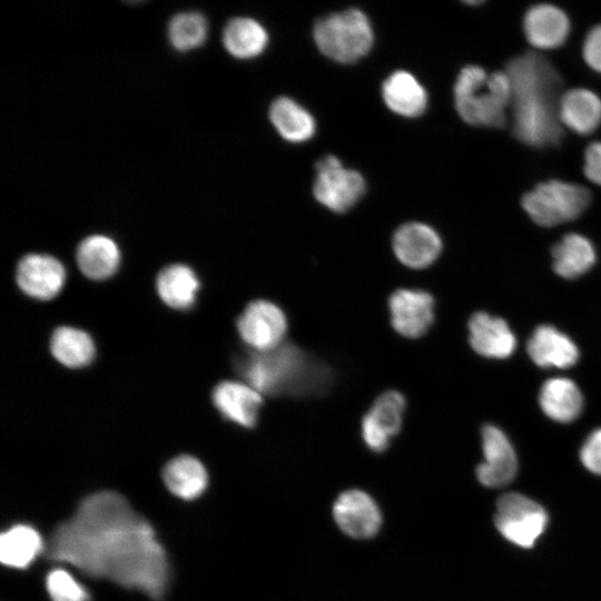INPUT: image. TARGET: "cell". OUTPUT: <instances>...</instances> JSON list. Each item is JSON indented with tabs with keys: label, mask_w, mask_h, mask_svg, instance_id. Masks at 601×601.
Masks as SVG:
<instances>
[{
	"label": "cell",
	"mask_w": 601,
	"mask_h": 601,
	"mask_svg": "<svg viewBox=\"0 0 601 601\" xmlns=\"http://www.w3.org/2000/svg\"><path fill=\"white\" fill-rule=\"evenodd\" d=\"M46 552L156 601L168 588L167 556L151 525L112 491L86 497L75 515L55 530Z\"/></svg>",
	"instance_id": "6da1fadb"
},
{
	"label": "cell",
	"mask_w": 601,
	"mask_h": 601,
	"mask_svg": "<svg viewBox=\"0 0 601 601\" xmlns=\"http://www.w3.org/2000/svg\"><path fill=\"white\" fill-rule=\"evenodd\" d=\"M512 85V131L533 147L555 145L562 136L559 119L562 79L548 59L528 52L511 59L504 70Z\"/></svg>",
	"instance_id": "7a4b0ae2"
},
{
	"label": "cell",
	"mask_w": 601,
	"mask_h": 601,
	"mask_svg": "<svg viewBox=\"0 0 601 601\" xmlns=\"http://www.w3.org/2000/svg\"><path fill=\"white\" fill-rule=\"evenodd\" d=\"M236 368L245 383L268 395H311L327 390L332 373L327 365L293 344L240 354Z\"/></svg>",
	"instance_id": "3957f363"
},
{
	"label": "cell",
	"mask_w": 601,
	"mask_h": 601,
	"mask_svg": "<svg viewBox=\"0 0 601 601\" xmlns=\"http://www.w3.org/2000/svg\"><path fill=\"white\" fill-rule=\"evenodd\" d=\"M512 97L505 71L487 73L482 67H464L454 85V105L459 116L479 127L502 128L508 122Z\"/></svg>",
	"instance_id": "277c9868"
},
{
	"label": "cell",
	"mask_w": 601,
	"mask_h": 601,
	"mask_svg": "<svg viewBox=\"0 0 601 601\" xmlns=\"http://www.w3.org/2000/svg\"><path fill=\"white\" fill-rule=\"evenodd\" d=\"M314 41L329 59L351 63L370 52L374 32L366 14L356 8L327 14L316 21Z\"/></svg>",
	"instance_id": "5b68a950"
},
{
	"label": "cell",
	"mask_w": 601,
	"mask_h": 601,
	"mask_svg": "<svg viewBox=\"0 0 601 601\" xmlns=\"http://www.w3.org/2000/svg\"><path fill=\"white\" fill-rule=\"evenodd\" d=\"M590 201L591 193L584 186L552 179L526 193L522 207L535 224L553 227L580 217Z\"/></svg>",
	"instance_id": "8992f818"
},
{
	"label": "cell",
	"mask_w": 601,
	"mask_h": 601,
	"mask_svg": "<svg viewBox=\"0 0 601 601\" xmlns=\"http://www.w3.org/2000/svg\"><path fill=\"white\" fill-rule=\"evenodd\" d=\"M548 523L549 515L544 508L524 494L509 492L496 501L495 528L516 546L532 548L544 533Z\"/></svg>",
	"instance_id": "52a82bcc"
},
{
	"label": "cell",
	"mask_w": 601,
	"mask_h": 601,
	"mask_svg": "<svg viewBox=\"0 0 601 601\" xmlns=\"http://www.w3.org/2000/svg\"><path fill=\"white\" fill-rule=\"evenodd\" d=\"M364 177L343 167L341 160L327 155L316 164L313 193L319 204L335 213L352 208L365 193Z\"/></svg>",
	"instance_id": "ba28073f"
},
{
	"label": "cell",
	"mask_w": 601,
	"mask_h": 601,
	"mask_svg": "<svg viewBox=\"0 0 601 601\" xmlns=\"http://www.w3.org/2000/svg\"><path fill=\"white\" fill-rule=\"evenodd\" d=\"M243 342L255 352L272 351L283 343L287 332L284 311L273 302H250L236 322Z\"/></svg>",
	"instance_id": "9c48e42d"
},
{
	"label": "cell",
	"mask_w": 601,
	"mask_h": 601,
	"mask_svg": "<svg viewBox=\"0 0 601 601\" xmlns=\"http://www.w3.org/2000/svg\"><path fill=\"white\" fill-rule=\"evenodd\" d=\"M482 449L484 460L476 467L479 482L486 487L510 484L518 473V459L505 433L495 425H484Z\"/></svg>",
	"instance_id": "30bf717a"
},
{
	"label": "cell",
	"mask_w": 601,
	"mask_h": 601,
	"mask_svg": "<svg viewBox=\"0 0 601 601\" xmlns=\"http://www.w3.org/2000/svg\"><path fill=\"white\" fill-rule=\"evenodd\" d=\"M434 298L423 289L400 288L388 299L393 328L407 338L423 336L434 322Z\"/></svg>",
	"instance_id": "8fae6325"
},
{
	"label": "cell",
	"mask_w": 601,
	"mask_h": 601,
	"mask_svg": "<svg viewBox=\"0 0 601 601\" xmlns=\"http://www.w3.org/2000/svg\"><path fill=\"white\" fill-rule=\"evenodd\" d=\"M17 283L28 296L49 300L62 289L66 280L63 265L47 254H28L17 267Z\"/></svg>",
	"instance_id": "7c38bea8"
},
{
	"label": "cell",
	"mask_w": 601,
	"mask_h": 601,
	"mask_svg": "<svg viewBox=\"0 0 601 601\" xmlns=\"http://www.w3.org/2000/svg\"><path fill=\"white\" fill-rule=\"evenodd\" d=\"M333 516L345 534L356 539L375 535L382 524L378 505L361 490H348L339 494L333 505Z\"/></svg>",
	"instance_id": "4fadbf2b"
},
{
	"label": "cell",
	"mask_w": 601,
	"mask_h": 601,
	"mask_svg": "<svg viewBox=\"0 0 601 601\" xmlns=\"http://www.w3.org/2000/svg\"><path fill=\"white\" fill-rule=\"evenodd\" d=\"M393 250L406 267L421 269L432 265L442 252V239L431 226L412 221L397 228Z\"/></svg>",
	"instance_id": "5bb4252c"
},
{
	"label": "cell",
	"mask_w": 601,
	"mask_h": 601,
	"mask_svg": "<svg viewBox=\"0 0 601 601\" xmlns=\"http://www.w3.org/2000/svg\"><path fill=\"white\" fill-rule=\"evenodd\" d=\"M213 403L224 418L250 428L257 423L263 397L245 382L223 381L213 390Z\"/></svg>",
	"instance_id": "9a60e30c"
},
{
	"label": "cell",
	"mask_w": 601,
	"mask_h": 601,
	"mask_svg": "<svg viewBox=\"0 0 601 601\" xmlns=\"http://www.w3.org/2000/svg\"><path fill=\"white\" fill-rule=\"evenodd\" d=\"M472 348L489 358H508L516 347V338L508 323L485 312L474 313L469 321Z\"/></svg>",
	"instance_id": "2e32d148"
},
{
	"label": "cell",
	"mask_w": 601,
	"mask_h": 601,
	"mask_svg": "<svg viewBox=\"0 0 601 601\" xmlns=\"http://www.w3.org/2000/svg\"><path fill=\"white\" fill-rule=\"evenodd\" d=\"M523 29L531 46L550 50L564 43L570 32V21L562 9L540 3L525 12Z\"/></svg>",
	"instance_id": "e0dca14e"
},
{
	"label": "cell",
	"mask_w": 601,
	"mask_h": 601,
	"mask_svg": "<svg viewBox=\"0 0 601 601\" xmlns=\"http://www.w3.org/2000/svg\"><path fill=\"white\" fill-rule=\"evenodd\" d=\"M528 354L540 367L568 368L579 359L573 341L552 325L538 326L528 341Z\"/></svg>",
	"instance_id": "ac0fdd59"
},
{
	"label": "cell",
	"mask_w": 601,
	"mask_h": 601,
	"mask_svg": "<svg viewBox=\"0 0 601 601\" xmlns=\"http://www.w3.org/2000/svg\"><path fill=\"white\" fill-rule=\"evenodd\" d=\"M559 119L562 126L575 134H592L601 125L600 97L584 88L563 92L559 102Z\"/></svg>",
	"instance_id": "d6986e66"
},
{
	"label": "cell",
	"mask_w": 601,
	"mask_h": 601,
	"mask_svg": "<svg viewBox=\"0 0 601 601\" xmlns=\"http://www.w3.org/2000/svg\"><path fill=\"white\" fill-rule=\"evenodd\" d=\"M382 95L385 105L393 112L404 117H417L427 106L425 88L405 70H397L384 80Z\"/></svg>",
	"instance_id": "ffe728a7"
},
{
	"label": "cell",
	"mask_w": 601,
	"mask_h": 601,
	"mask_svg": "<svg viewBox=\"0 0 601 601\" xmlns=\"http://www.w3.org/2000/svg\"><path fill=\"white\" fill-rule=\"evenodd\" d=\"M539 403L551 420L570 423L581 414L583 396L578 385L570 378L553 377L542 384Z\"/></svg>",
	"instance_id": "44dd1931"
},
{
	"label": "cell",
	"mask_w": 601,
	"mask_h": 601,
	"mask_svg": "<svg viewBox=\"0 0 601 601\" xmlns=\"http://www.w3.org/2000/svg\"><path fill=\"white\" fill-rule=\"evenodd\" d=\"M76 258L85 276L93 280H104L118 269L120 252L111 238L91 235L79 244Z\"/></svg>",
	"instance_id": "7402d4cb"
},
{
	"label": "cell",
	"mask_w": 601,
	"mask_h": 601,
	"mask_svg": "<svg viewBox=\"0 0 601 601\" xmlns=\"http://www.w3.org/2000/svg\"><path fill=\"white\" fill-rule=\"evenodd\" d=\"M200 283L194 270L184 264L164 267L156 279L160 299L175 309H188L196 300Z\"/></svg>",
	"instance_id": "603a6c76"
},
{
	"label": "cell",
	"mask_w": 601,
	"mask_h": 601,
	"mask_svg": "<svg viewBox=\"0 0 601 601\" xmlns=\"http://www.w3.org/2000/svg\"><path fill=\"white\" fill-rule=\"evenodd\" d=\"M554 272L568 279L577 278L590 270L597 260L592 243L583 235L566 234L552 249Z\"/></svg>",
	"instance_id": "cb8c5ba5"
},
{
	"label": "cell",
	"mask_w": 601,
	"mask_h": 601,
	"mask_svg": "<svg viewBox=\"0 0 601 601\" xmlns=\"http://www.w3.org/2000/svg\"><path fill=\"white\" fill-rule=\"evenodd\" d=\"M167 489L184 500L198 497L206 489L208 476L205 466L191 455H179L169 461L162 471Z\"/></svg>",
	"instance_id": "d4e9b609"
},
{
	"label": "cell",
	"mask_w": 601,
	"mask_h": 601,
	"mask_svg": "<svg viewBox=\"0 0 601 601\" xmlns=\"http://www.w3.org/2000/svg\"><path fill=\"white\" fill-rule=\"evenodd\" d=\"M269 118L277 132L290 142L306 141L315 132L313 116L288 97H278L273 101Z\"/></svg>",
	"instance_id": "484cf974"
},
{
	"label": "cell",
	"mask_w": 601,
	"mask_h": 601,
	"mask_svg": "<svg viewBox=\"0 0 601 601\" xmlns=\"http://www.w3.org/2000/svg\"><path fill=\"white\" fill-rule=\"evenodd\" d=\"M43 541L36 529L16 524L1 533L0 560L10 568L24 569L42 552Z\"/></svg>",
	"instance_id": "4316f807"
},
{
	"label": "cell",
	"mask_w": 601,
	"mask_h": 601,
	"mask_svg": "<svg viewBox=\"0 0 601 601\" xmlns=\"http://www.w3.org/2000/svg\"><path fill=\"white\" fill-rule=\"evenodd\" d=\"M223 42L231 56L239 59H249L265 50L268 43V33L255 19L237 17L226 24Z\"/></svg>",
	"instance_id": "83f0119b"
},
{
	"label": "cell",
	"mask_w": 601,
	"mask_h": 601,
	"mask_svg": "<svg viewBox=\"0 0 601 601\" xmlns=\"http://www.w3.org/2000/svg\"><path fill=\"white\" fill-rule=\"evenodd\" d=\"M50 351L59 363L70 368L83 367L95 357V344L90 335L71 326L55 329Z\"/></svg>",
	"instance_id": "f1b7e54d"
},
{
	"label": "cell",
	"mask_w": 601,
	"mask_h": 601,
	"mask_svg": "<svg viewBox=\"0 0 601 601\" xmlns=\"http://www.w3.org/2000/svg\"><path fill=\"white\" fill-rule=\"evenodd\" d=\"M405 407L406 400L402 393L387 391L374 401L363 420L392 439L402 427Z\"/></svg>",
	"instance_id": "f546056e"
},
{
	"label": "cell",
	"mask_w": 601,
	"mask_h": 601,
	"mask_svg": "<svg viewBox=\"0 0 601 601\" xmlns=\"http://www.w3.org/2000/svg\"><path fill=\"white\" fill-rule=\"evenodd\" d=\"M168 36L177 50L195 49L201 46L206 39V19L197 12L178 13L169 22Z\"/></svg>",
	"instance_id": "4dcf8cb0"
},
{
	"label": "cell",
	"mask_w": 601,
	"mask_h": 601,
	"mask_svg": "<svg viewBox=\"0 0 601 601\" xmlns=\"http://www.w3.org/2000/svg\"><path fill=\"white\" fill-rule=\"evenodd\" d=\"M52 601H89L90 594L68 571L53 569L46 579Z\"/></svg>",
	"instance_id": "1f68e13d"
},
{
	"label": "cell",
	"mask_w": 601,
	"mask_h": 601,
	"mask_svg": "<svg viewBox=\"0 0 601 601\" xmlns=\"http://www.w3.org/2000/svg\"><path fill=\"white\" fill-rule=\"evenodd\" d=\"M580 460L593 474L601 475V428L594 430L583 442Z\"/></svg>",
	"instance_id": "d6a6232c"
},
{
	"label": "cell",
	"mask_w": 601,
	"mask_h": 601,
	"mask_svg": "<svg viewBox=\"0 0 601 601\" xmlns=\"http://www.w3.org/2000/svg\"><path fill=\"white\" fill-rule=\"evenodd\" d=\"M582 53L587 65L601 73V24L592 28L587 35Z\"/></svg>",
	"instance_id": "836d02e7"
},
{
	"label": "cell",
	"mask_w": 601,
	"mask_h": 601,
	"mask_svg": "<svg viewBox=\"0 0 601 601\" xmlns=\"http://www.w3.org/2000/svg\"><path fill=\"white\" fill-rule=\"evenodd\" d=\"M583 171L589 180L601 186V140L587 147Z\"/></svg>",
	"instance_id": "e575fe53"
}]
</instances>
